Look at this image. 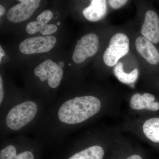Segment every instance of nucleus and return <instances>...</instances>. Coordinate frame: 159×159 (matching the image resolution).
<instances>
[{
	"mask_svg": "<svg viewBox=\"0 0 159 159\" xmlns=\"http://www.w3.org/2000/svg\"><path fill=\"white\" fill-rule=\"evenodd\" d=\"M34 74L42 82L48 80L49 86L55 89L59 85L63 72L56 63L48 59L35 67Z\"/></svg>",
	"mask_w": 159,
	"mask_h": 159,
	"instance_id": "39448f33",
	"label": "nucleus"
},
{
	"mask_svg": "<svg viewBox=\"0 0 159 159\" xmlns=\"http://www.w3.org/2000/svg\"><path fill=\"white\" fill-rule=\"evenodd\" d=\"M5 12H6V10H5L4 6L0 5V16L1 17L3 15L5 14Z\"/></svg>",
	"mask_w": 159,
	"mask_h": 159,
	"instance_id": "5701e85b",
	"label": "nucleus"
},
{
	"mask_svg": "<svg viewBox=\"0 0 159 159\" xmlns=\"http://www.w3.org/2000/svg\"><path fill=\"white\" fill-rule=\"evenodd\" d=\"M114 73L119 81L124 84H133L136 80L139 74L138 69H135L130 73H125L122 63H117L114 69Z\"/></svg>",
	"mask_w": 159,
	"mask_h": 159,
	"instance_id": "2eb2a0df",
	"label": "nucleus"
},
{
	"mask_svg": "<svg viewBox=\"0 0 159 159\" xmlns=\"http://www.w3.org/2000/svg\"><path fill=\"white\" fill-rule=\"evenodd\" d=\"M57 24L58 25H60V22H57Z\"/></svg>",
	"mask_w": 159,
	"mask_h": 159,
	"instance_id": "393cba45",
	"label": "nucleus"
},
{
	"mask_svg": "<svg viewBox=\"0 0 159 159\" xmlns=\"http://www.w3.org/2000/svg\"><path fill=\"white\" fill-rule=\"evenodd\" d=\"M107 10V1L105 0H92L88 7L83 11V14L87 20L96 22L105 16Z\"/></svg>",
	"mask_w": 159,
	"mask_h": 159,
	"instance_id": "9b49d317",
	"label": "nucleus"
},
{
	"mask_svg": "<svg viewBox=\"0 0 159 159\" xmlns=\"http://www.w3.org/2000/svg\"><path fill=\"white\" fill-rule=\"evenodd\" d=\"M26 31L29 34H33L40 32L46 36L55 33L57 30V27L53 24L43 25L37 20L30 22L26 26Z\"/></svg>",
	"mask_w": 159,
	"mask_h": 159,
	"instance_id": "ddd939ff",
	"label": "nucleus"
},
{
	"mask_svg": "<svg viewBox=\"0 0 159 159\" xmlns=\"http://www.w3.org/2000/svg\"><path fill=\"white\" fill-rule=\"evenodd\" d=\"M3 84L2 80V77H0V103H2L3 98Z\"/></svg>",
	"mask_w": 159,
	"mask_h": 159,
	"instance_id": "aec40b11",
	"label": "nucleus"
},
{
	"mask_svg": "<svg viewBox=\"0 0 159 159\" xmlns=\"http://www.w3.org/2000/svg\"><path fill=\"white\" fill-rule=\"evenodd\" d=\"M14 159H34V157L31 152L25 151L16 155Z\"/></svg>",
	"mask_w": 159,
	"mask_h": 159,
	"instance_id": "6ab92c4d",
	"label": "nucleus"
},
{
	"mask_svg": "<svg viewBox=\"0 0 159 159\" xmlns=\"http://www.w3.org/2000/svg\"><path fill=\"white\" fill-rule=\"evenodd\" d=\"M99 39L94 33H89L82 36L77 41L73 53V61L77 64L81 63L88 57H92L97 53Z\"/></svg>",
	"mask_w": 159,
	"mask_h": 159,
	"instance_id": "20e7f679",
	"label": "nucleus"
},
{
	"mask_svg": "<svg viewBox=\"0 0 159 159\" xmlns=\"http://www.w3.org/2000/svg\"><path fill=\"white\" fill-rule=\"evenodd\" d=\"M15 147L9 145L0 152V159H14L16 156Z\"/></svg>",
	"mask_w": 159,
	"mask_h": 159,
	"instance_id": "dca6fc26",
	"label": "nucleus"
},
{
	"mask_svg": "<svg viewBox=\"0 0 159 159\" xmlns=\"http://www.w3.org/2000/svg\"><path fill=\"white\" fill-rule=\"evenodd\" d=\"M56 42V38L50 35L29 38L20 43L19 49L27 55L45 53L54 48Z\"/></svg>",
	"mask_w": 159,
	"mask_h": 159,
	"instance_id": "423d86ee",
	"label": "nucleus"
},
{
	"mask_svg": "<svg viewBox=\"0 0 159 159\" xmlns=\"http://www.w3.org/2000/svg\"><path fill=\"white\" fill-rule=\"evenodd\" d=\"M17 4L9 9L7 12V18L12 23L21 22L29 19L36 9L39 7L40 0H20Z\"/></svg>",
	"mask_w": 159,
	"mask_h": 159,
	"instance_id": "0eeeda50",
	"label": "nucleus"
},
{
	"mask_svg": "<svg viewBox=\"0 0 159 159\" xmlns=\"http://www.w3.org/2000/svg\"><path fill=\"white\" fill-rule=\"evenodd\" d=\"M58 65L61 68H62L63 67H64V63L62 62V61H60V62H59V63H58Z\"/></svg>",
	"mask_w": 159,
	"mask_h": 159,
	"instance_id": "b1692460",
	"label": "nucleus"
},
{
	"mask_svg": "<svg viewBox=\"0 0 159 159\" xmlns=\"http://www.w3.org/2000/svg\"><path fill=\"white\" fill-rule=\"evenodd\" d=\"M141 33L152 43H159V17L155 11L152 10L146 11Z\"/></svg>",
	"mask_w": 159,
	"mask_h": 159,
	"instance_id": "6e6552de",
	"label": "nucleus"
},
{
	"mask_svg": "<svg viewBox=\"0 0 159 159\" xmlns=\"http://www.w3.org/2000/svg\"><path fill=\"white\" fill-rule=\"evenodd\" d=\"M104 155L102 147L94 145L75 153L69 159H102Z\"/></svg>",
	"mask_w": 159,
	"mask_h": 159,
	"instance_id": "4468645a",
	"label": "nucleus"
},
{
	"mask_svg": "<svg viewBox=\"0 0 159 159\" xmlns=\"http://www.w3.org/2000/svg\"><path fill=\"white\" fill-rule=\"evenodd\" d=\"M5 55H6V53L2 48V46H0V62H1L3 57L5 56Z\"/></svg>",
	"mask_w": 159,
	"mask_h": 159,
	"instance_id": "412c9836",
	"label": "nucleus"
},
{
	"mask_svg": "<svg viewBox=\"0 0 159 159\" xmlns=\"http://www.w3.org/2000/svg\"><path fill=\"white\" fill-rule=\"evenodd\" d=\"M37 111V105L32 101H26L18 104L8 113L6 125L12 130H19L34 119Z\"/></svg>",
	"mask_w": 159,
	"mask_h": 159,
	"instance_id": "f03ea898",
	"label": "nucleus"
},
{
	"mask_svg": "<svg viewBox=\"0 0 159 159\" xmlns=\"http://www.w3.org/2000/svg\"><path fill=\"white\" fill-rule=\"evenodd\" d=\"M129 44V39L126 34L122 33L114 34L103 54L105 64L109 67L116 66L120 58L128 54Z\"/></svg>",
	"mask_w": 159,
	"mask_h": 159,
	"instance_id": "7ed1b4c3",
	"label": "nucleus"
},
{
	"mask_svg": "<svg viewBox=\"0 0 159 159\" xmlns=\"http://www.w3.org/2000/svg\"><path fill=\"white\" fill-rule=\"evenodd\" d=\"M101 106L97 97H76L62 104L58 110V118L61 122L70 125L81 123L97 114Z\"/></svg>",
	"mask_w": 159,
	"mask_h": 159,
	"instance_id": "f257e3e1",
	"label": "nucleus"
},
{
	"mask_svg": "<svg viewBox=\"0 0 159 159\" xmlns=\"http://www.w3.org/2000/svg\"><path fill=\"white\" fill-rule=\"evenodd\" d=\"M136 48L138 52L145 60L152 65L159 63V51L152 43L143 36L137 39Z\"/></svg>",
	"mask_w": 159,
	"mask_h": 159,
	"instance_id": "1a4fd4ad",
	"label": "nucleus"
},
{
	"mask_svg": "<svg viewBox=\"0 0 159 159\" xmlns=\"http://www.w3.org/2000/svg\"><path fill=\"white\" fill-rule=\"evenodd\" d=\"M126 159H143L142 157L138 155H133L128 157Z\"/></svg>",
	"mask_w": 159,
	"mask_h": 159,
	"instance_id": "4be33fe9",
	"label": "nucleus"
},
{
	"mask_svg": "<svg viewBox=\"0 0 159 159\" xmlns=\"http://www.w3.org/2000/svg\"><path fill=\"white\" fill-rule=\"evenodd\" d=\"M53 15L51 10H45L38 16L37 21L43 25H47L53 17Z\"/></svg>",
	"mask_w": 159,
	"mask_h": 159,
	"instance_id": "f3484780",
	"label": "nucleus"
},
{
	"mask_svg": "<svg viewBox=\"0 0 159 159\" xmlns=\"http://www.w3.org/2000/svg\"><path fill=\"white\" fill-rule=\"evenodd\" d=\"M155 97L152 94L145 93L143 95L134 94L131 98L130 107L134 110L146 109L151 111L159 110V102H154Z\"/></svg>",
	"mask_w": 159,
	"mask_h": 159,
	"instance_id": "9d476101",
	"label": "nucleus"
},
{
	"mask_svg": "<svg viewBox=\"0 0 159 159\" xmlns=\"http://www.w3.org/2000/svg\"><path fill=\"white\" fill-rule=\"evenodd\" d=\"M143 130L148 139L159 143V118H151L146 120L143 125Z\"/></svg>",
	"mask_w": 159,
	"mask_h": 159,
	"instance_id": "f8f14e48",
	"label": "nucleus"
},
{
	"mask_svg": "<svg viewBox=\"0 0 159 159\" xmlns=\"http://www.w3.org/2000/svg\"><path fill=\"white\" fill-rule=\"evenodd\" d=\"M109 5L114 9H119L127 2L126 0H109L108 1Z\"/></svg>",
	"mask_w": 159,
	"mask_h": 159,
	"instance_id": "a211bd4d",
	"label": "nucleus"
}]
</instances>
